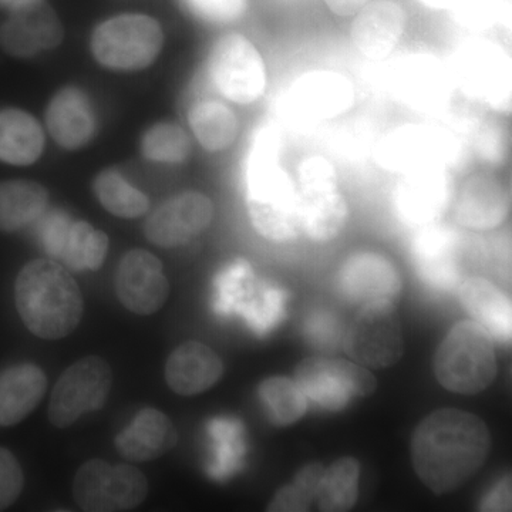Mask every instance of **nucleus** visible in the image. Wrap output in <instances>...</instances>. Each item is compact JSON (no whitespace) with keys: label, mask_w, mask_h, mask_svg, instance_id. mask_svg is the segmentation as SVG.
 Wrapping results in <instances>:
<instances>
[{"label":"nucleus","mask_w":512,"mask_h":512,"mask_svg":"<svg viewBox=\"0 0 512 512\" xmlns=\"http://www.w3.org/2000/svg\"><path fill=\"white\" fill-rule=\"evenodd\" d=\"M15 302L26 328L40 339L66 338L82 322V291L70 272L52 259H35L20 269Z\"/></svg>","instance_id":"7ed1b4c3"},{"label":"nucleus","mask_w":512,"mask_h":512,"mask_svg":"<svg viewBox=\"0 0 512 512\" xmlns=\"http://www.w3.org/2000/svg\"><path fill=\"white\" fill-rule=\"evenodd\" d=\"M301 232L311 241H333L349 220V204L340 190L335 164L323 156L303 158L296 171Z\"/></svg>","instance_id":"423d86ee"},{"label":"nucleus","mask_w":512,"mask_h":512,"mask_svg":"<svg viewBox=\"0 0 512 512\" xmlns=\"http://www.w3.org/2000/svg\"><path fill=\"white\" fill-rule=\"evenodd\" d=\"M214 212V204L207 195L197 191L181 192L150 215L144 232L156 247H181L210 227Z\"/></svg>","instance_id":"6ab92c4d"},{"label":"nucleus","mask_w":512,"mask_h":512,"mask_svg":"<svg viewBox=\"0 0 512 512\" xmlns=\"http://www.w3.org/2000/svg\"><path fill=\"white\" fill-rule=\"evenodd\" d=\"M303 335L315 348L333 350L345 340L342 323L332 312H312L303 325Z\"/></svg>","instance_id":"a19ab883"},{"label":"nucleus","mask_w":512,"mask_h":512,"mask_svg":"<svg viewBox=\"0 0 512 512\" xmlns=\"http://www.w3.org/2000/svg\"><path fill=\"white\" fill-rule=\"evenodd\" d=\"M49 192L28 180L0 183V231L13 232L37 220L46 211Z\"/></svg>","instance_id":"7c9ffc66"},{"label":"nucleus","mask_w":512,"mask_h":512,"mask_svg":"<svg viewBox=\"0 0 512 512\" xmlns=\"http://www.w3.org/2000/svg\"><path fill=\"white\" fill-rule=\"evenodd\" d=\"M510 191L493 173L470 175L454 194V221L473 231H491L501 227L510 214Z\"/></svg>","instance_id":"4be33fe9"},{"label":"nucleus","mask_w":512,"mask_h":512,"mask_svg":"<svg viewBox=\"0 0 512 512\" xmlns=\"http://www.w3.org/2000/svg\"><path fill=\"white\" fill-rule=\"evenodd\" d=\"M47 390V377L39 366L22 363L0 373V426L10 427L25 420Z\"/></svg>","instance_id":"c85d7f7f"},{"label":"nucleus","mask_w":512,"mask_h":512,"mask_svg":"<svg viewBox=\"0 0 512 512\" xmlns=\"http://www.w3.org/2000/svg\"><path fill=\"white\" fill-rule=\"evenodd\" d=\"M390 86L404 106L427 114H441L456 93L450 66L430 53H413L394 63Z\"/></svg>","instance_id":"dca6fc26"},{"label":"nucleus","mask_w":512,"mask_h":512,"mask_svg":"<svg viewBox=\"0 0 512 512\" xmlns=\"http://www.w3.org/2000/svg\"><path fill=\"white\" fill-rule=\"evenodd\" d=\"M355 89L348 77L333 70H315L299 77L289 90L293 114L303 120L328 121L348 113Z\"/></svg>","instance_id":"5701e85b"},{"label":"nucleus","mask_w":512,"mask_h":512,"mask_svg":"<svg viewBox=\"0 0 512 512\" xmlns=\"http://www.w3.org/2000/svg\"><path fill=\"white\" fill-rule=\"evenodd\" d=\"M456 194L453 171L444 167L420 168L400 174L394 185L393 208L407 227L423 228L440 222Z\"/></svg>","instance_id":"2eb2a0df"},{"label":"nucleus","mask_w":512,"mask_h":512,"mask_svg":"<svg viewBox=\"0 0 512 512\" xmlns=\"http://www.w3.org/2000/svg\"><path fill=\"white\" fill-rule=\"evenodd\" d=\"M210 434L214 440L215 454L210 474L217 480H225L241 467L244 460V429L239 421L222 417L212 420Z\"/></svg>","instance_id":"e433bc0d"},{"label":"nucleus","mask_w":512,"mask_h":512,"mask_svg":"<svg viewBox=\"0 0 512 512\" xmlns=\"http://www.w3.org/2000/svg\"><path fill=\"white\" fill-rule=\"evenodd\" d=\"M164 35L150 16L121 15L94 30L93 55L103 66L116 70L146 69L160 55Z\"/></svg>","instance_id":"1a4fd4ad"},{"label":"nucleus","mask_w":512,"mask_h":512,"mask_svg":"<svg viewBox=\"0 0 512 512\" xmlns=\"http://www.w3.org/2000/svg\"><path fill=\"white\" fill-rule=\"evenodd\" d=\"M323 470H325V467L320 463L306 464V466L296 474L292 484H295L303 494L308 495L313 501L315 500L316 493H318Z\"/></svg>","instance_id":"49530a36"},{"label":"nucleus","mask_w":512,"mask_h":512,"mask_svg":"<svg viewBox=\"0 0 512 512\" xmlns=\"http://www.w3.org/2000/svg\"><path fill=\"white\" fill-rule=\"evenodd\" d=\"M215 286L217 311L241 315L258 335L271 332L284 319L288 295L279 286L259 279L245 259H237L221 271Z\"/></svg>","instance_id":"0eeeda50"},{"label":"nucleus","mask_w":512,"mask_h":512,"mask_svg":"<svg viewBox=\"0 0 512 512\" xmlns=\"http://www.w3.org/2000/svg\"><path fill=\"white\" fill-rule=\"evenodd\" d=\"M207 69L212 86L232 103L252 104L265 93L268 73L264 59L239 33H228L214 43Z\"/></svg>","instance_id":"9b49d317"},{"label":"nucleus","mask_w":512,"mask_h":512,"mask_svg":"<svg viewBox=\"0 0 512 512\" xmlns=\"http://www.w3.org/2000/svg\"><path fill=\"white\" fill-rule=\"evenodd\" d=\"M221 357L201 342H185L168 356L165 382L180 396H197L210 390L224 376Z\"/></svg>","instance_id":"393cba45"},{"label":"nucleus","mask_w":512,"mask_h":512,"mask_svg":"<svg viewBox=\"0 0 512 512\" xmlns=\"http://www.w3.org/2000/svg\"><path fill=\"white\" fill-rule=\"evenodd\" d=\"M346 352L360 365L386 369L404 352L403 329L393 303L362 305L343 340Z\"/></svg>","instance_id":"4468645a"},{"label":"nucleus","mask_w":512,"mask_h":512,"mask_svg":"<svg viewBox=\"0 0 512 512\" xmlns=\"http://www.w3.org/2000/svg\"><path fill=\"white\" fill-rule=\"evenodd\" d=\"M467 151L466 141L446 127L406 124L380 138L375 160L383 170L399 175L430 167L453 171L460 167Z\"/></svg>","instance_id":"39448f33"},{"label":"nucleus","mask_w":512,"mask_h":512,"mask_svg":"<svg viewBox=\"0 0 512 512\" xmlns=\"http://www.w3.org/2000/svg\"><path fill=\"white\" fill-rule=\"evenodd\" d=\"M116 292L124 308L136 315L160 311L170 295V282L160 259L144 249L127 252L117 268Z\"/></svg>","instance_id":"aec40b11"},{"label":"nucleus","mask_w":512,"mask_h":512,"mask_svg":"<svg viewBox=\"0 0 512 512\" xmlns=\"http://www.w3.org/2000/svg\"><path fill=\"white\" fill-rule=\"evenodd\" d=\"M45 134L35 117L26 111H0V160L13 165H30L42 156Z\"/></svg>","instance_id":"c756f323"},{"label":"nucleus","mask_w":512,"mask_h":512,"mask_svg":"<svg viewBox=\"0 0 512 512\" xmlns=\"http://www.w3.org/2000/svg\"><path fill=\"white\" fill-rule=\"evenodd\" d=\"M188 123L198 143L211 153L227 150L237 138V116L218 100L195 103L188 111Z\"/></svg>","instance_id":"2f4dec72"},{"label":"nucleus","mask_w":512,"mask_h":512,"mask_svg":"<svg viewBox=\"0 0 512 512\" xmlns=\"http://www.w3.org/2000/svg\"><path fill=\"white\" fill-rule=\"evenodd\" d=\"M296 383L320 409L342 412L357 397L375 392L376 377L356 363L342 359L308 357L295 369Z\"/></svg>","instance_id":"ddd939ff"},{"label":"nucleus","mask_w":512,"mask_h":512,"mask_svg":"<svg viewBox=\"0 0 512 512\" xmlns=\"http://www.w3.org/2000/svg\"><path fill=\"white\" fill-rule=\"evenodd\" d=\"M256 394L266 417L274 426H292L308 410V397L291 377H269L259 384Z\"/></svg>","instance_id":"72a5a7b5"},{"label":"nucleus","mask_w":512,"mask_h":512,"mask_svg":"<svg viewBox=\"0 0 512 512\" xmlns=\"http://www.w3.org/2000/svg\"><path fill=\"white\" fill-rule=\"evenodd\" d=\"M370 0H325L328 8L335 13L336 16H342V18H349V16H355L366 3Z\"/></svg>","instance_id":"de8ad7c7"},{"label":"nucleus","mask_w":512,"mask_h":512,"mask_svg":"<svg viewBox=\"0 0 512 512\" xmlns=\"http://www.w3.org/2000/svg\"><path fill=\"white\" fill-rule=\"evenodd\" d=\"M463 238L456 228L436 224L417 229L412 242L414 271L436 291H453L461 284Z\"/></svg>","instance_id":"f3484780"},{"label":"nucleus","mask_w":512,"mask_h":512,"mask_svg":"<svg viewBox=\"0 0 512 512\" xmlns=\"http://www.w3.org/2000/svg\"><path fill=\"white\" fill-rule=\"evenodd\" d=\"M421 5L427 6L430 9L436 10H450L457 5L460 0H419Z\"/></svg>","instance_id":"09e8293b"},{"label":"nucleus","mask_w":512,"mask_h":512,"mask_svg":"<svg viewBox=\"0 0 512 512\" xmlns=\"http://www.w3.org/2000/svg\"><path fill=\"white\" fill-rule=\"evenodd\" d=\"M94 192L101 205L116 217L138 218L150 207L146 195L128 184L116 168H107L97 175Z\"/></svg>","instance_id":"c9c22d12"},{"label":"nucleus","mask_w":512,"mask_h":512,"mask_svg":"<svg viewBox=\"0 0 512 512\" xmlns=\"http://www.w3.org/2000/svg\"><path fill=\"white\" fill-rule=\"evenodd\" d=\"M461 305L471 320L483 326L498 342H511L512 306L510 298L488 279L467 278L458 285Z\"/></svg>","instance_id":"cd10ccee"},{"label":"nucleus","mask_w":512,"mask_h":512,"mask_svg":"<svg viewBox=\"0 0 512 512\" xmlns=\"http://www.w3.org/2000/svg\"><path fill=\"white\" fill-rule=\"evenodd\" d=\"M490 450V430L477 414L436 410L414 430V473L431 493H454L476 476Z\"/></svg>","instance_id":"f257e3e1"},{"label":"nucleus","mask_w":512,"mask_h":512,"mask_svg":"<svg viewBox=\"0 0 512 512\" xmlns=\"http://www.w3.org/2000/svg\"><path fill=\"white\" fill-rule=\"evenodd\" d=\"M407 16L393 0L366 3L353 20L350 40L357 52L367 60L380 62L392 56L402 42Z\"/></svg>","instance_id":"b1692460"},{"label":"nucleus","mask_w":512,"mask_h":512,"mask_svg":"<svg viewBox=\"0 0 512 512\" xmlns=\"http://www.w3.org/2000/svg\"><path fill=\"white\" fill-rule=\"evenodd\" d=\"M185 8L195 18L211 25L237 22L247 10V0H183Z\"/></svg>","instance_id":"79ce46f5"},{"label":"nucleus","mask_w":512,"mask_h":512,"mask_svg":"<svg viewBox=\"0 0 512 512\" xmlns=\"http://www.w3.org/2000/svg\"><path fill=\"white\" fill-rule=\"evenodd\" d=\"M461 28L485 32L495 28L504 15L503 0H460L448 10Z\"/></svg>","instance_id":"ea45409f"},{"label":"nucleus","mask_w":512,"mask_h":512,"mask_svg":"<svg viewBox=\"0 0 512 512\" xmlns=\"http://www.w3.org/2000/svg\"><path fill=\"white\" fill-rule=\"evenodd\" d=\"M141 150L148 160L181 164L190 157L191 141L177 124L158 123L144 134Z\"/></svg>","instance_id":"4c0bfd02"},{"label":"nucleus","mask_w":512,"mask_h":512,"mask_svg":"<svg viewBox=\"0 0 512 512\" xmlns=\"http://www.w3.org/2000/svg\"><path fill=\"white\" fill-rule=\"evenodd\" d=\"M458 92L488 110L507 111L511 104V63L505 49L493 40H467L450 64Z\"/></svg>","instance_id":"6e6552de"},{"label":"nucleus","mask_w":512,"mask_h":512,"mask_svg":"<svg viewBox=\"0 0 512 512\" xmlns=\"http://www.w3.org/2000/svg\"><path fill=\"white\" fill-rule=\"evenodd\" d=\"M278 131L264 127L256 134L247 165V210L261 237L289 244L301 232L298 187L281 161Z\"/></svg>","instance_id":"f03ea898"},{"label":"nucleus","mask_w":512,"mask_h":512,"mask_svg":"<svg viewBox=\"0 0 512 512\" xmlns=\"http://www.w3.org/2000/svg\"><path fill=\"white\" fill-rule=\"evenodd\" d=\"M360 464L356 458L342 457L323 470L318 493L319 510L350 511L359 498Z\"/></svg>","instance_id":"473e14b6"},{"label":"nucleus","mask_w":512,"mask_h":512,"mask_svg":"<svg viewBox=\"0 0 512 512\" xmlns=\"http://www.w3.org/2000/svg\"><path fill=\"white\" fill-rule=\"evenodd\" d=\"M468 148L484 164L490 167H503L510 153V140L507 128L501 121L485 117L483 121L467 136Z\"/></svg>","instance_id":"58836bf2"},{"label":"nucleus","mask_w":512,"mask_h":512,"mask_svg":"<svg viewBox=\"0 0 512 512\" xmlns=\"http://www.w3.org/2000/svg\"><path fill=\"white\" fill-rule=\"evenodd\" d=\"M336 286L343 298L352 303L396 301L403 281L392 259L379 252L359 251L348 256L336 276Z\"/></svg>","instance_id":"a211bd4d"},{"label":"nucleus","mask_w":512,"mask_h":512,"mask_svg":"<svg viewBox=\"0 0 512 512\" xmlns=\"http://www.w3.org/2000/svg\"><path fill=\"white\" fill-rule=\"evenodd\" d=\"M63 26L52 6L43 0H32L12 9L0 26V47L13 57H33L59 46Z\"/></svg>","instance_id":"412c9836"},{"label":"nucleus","mask_w":512,"mask_h":512,"mask_svg":"<svg viewBox=\"0 0 512 512\" xmlns=\"http://www.w3.org/2000/svg\"><path fill=\"white\" fill-rule=\"evenodd\" d=\"M178 441L170 417L153 407H146L134 417L114 440L117 450L124 458L137 463L157 460L173 450Z\"/></svg>","instance_id":"a878e982"},{"label":"nucleus","mask_w":512,"mask_h":512,"mask_svg":"<svg viewBox=\"0 0 512 512\" xmlns=\"http://www.w3.org/2000/svg\"><path fill=\"white\" fill-rule=\"evenodd\" d=\"M434 375L448 392H484L497 376V356L490 333L474 320L458 322L437 348Z\"/></svg>","instance_id":"20e7f679"},{"label":"nucleus","mask_w":512,"mask_h":512,"mask_svg":"<svg viewBox=\"0 0 512 512\" xmlns=\"http://www.w3.org/2000/svg\"><path fill=\"white\" fill-rule=\"evenodd\" d=\"M481 511H507L511 507V480L505 477L483 498Z\"/></svg>","instance_id":"a18cd8bd"},{"label":"nucleus","mask_w":512,"mask_h":512,"mask_svg":"<svg viewBox=\"0 0 512 512\" xmlns=\"http://www.w3.org/2000/svg\"><path fill=\"white\" fill-rule=\"evenodd\" d=\"M46 124L57 144L76 150L89 143L96 130V117L89 97L77 87H64L46 110Z\"/></svg>","instance_id":"bb28decb"},{"label":"nucleus","mask_w":512,"mask_h":512,"mask_svg":"<svg viewBox=\"0 0 512 512\" xmlns=\"http://www.w3.org/2000/svg\"><path fill=\"white\" fill-rule=\"evenodd\" d=\"M32 2V0H0V5L6 6V8L15 9L18 6L25 5V3Z\"/></svg>","instance_id":"8fccbe9b"},{"label":"nucleus","mask_w":512,"mask_h":512,"mask_svg":"<svg viewBox=\"0 0 512 512\" xmlns=\"http://www.w3.org/2000/svg\"><path fill=\"white\" fill-rule=\"evenodd\" d=\"M312 500L302 493L295 484L284 485L268 504L269 512H301L308 511Z\"/></svg>","instance_id":"c03bdc74"},{"label":"nucleus","mask_w":512,"mask_h":512,"mask_svg":"<svg viewBox=\"0 0 512 512\" xmlns=\"http://www.w3.org/2000/svg\"><path fill=\"white\" fill-rule=\"evenodd\" d=\"M25 485L22 467L18 458L9 450L0 447V511L15 504Z\"/></svg>","instance_id":"37998d69"},{"label":"nucleus","mask_w":512,"mask_h":512,"mask_svg":"<svg viewBox=\"0 0 512 512\" xmlns=\"http://www.w3.org/2000/svg\"><path fill=\"white\" fill-rule=\"evenodd\" d=\"M107 251V235L89 222L77 221L70 224L60 256L73 271H97L103 265Z\"/></svg>","instance_id":"f704fd0d"},{"label":"nucleus","mask_w":512,"mask_h":512,"mask_svg":"<svg viewBox=\"0 0 512 512\" xmlns=\"http://www.w3.org/2000/svg\"><path fill=\"white\" fill-rule=\"evenodd\" d=\"M113 386V370L100 356H87L64 370L50 396V423L66 429L87 413L106 404Z\"/></svg>","instance_id":"f8f14e48"},{"label":"nucleus","mask_w":512,"mask_h":512,"mask_svg":"<svg viewBox=\"0 0 512 512\" xmlns=\"http://www.w3.org/2000/svg\"><path fill=\"white\" fill-rule=\"evenodd\" d=\"M147 495L148 480L138 468L111 466L100 458L86 461L73 480L74 501L87 512L134 510Z\"/></svg>","instance_id":"9d476101"}]
</instances>
